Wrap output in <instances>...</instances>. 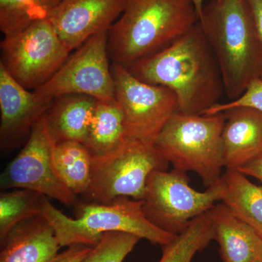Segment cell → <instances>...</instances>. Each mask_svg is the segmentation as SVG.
<instances>
[{"mask_svg": "<svg viewBox=\"0 0 262 262\" xmlns=\"http://www.w3.org/2000/svg\"><path fill=\"white\" fill-rule=\"evenodd\" d=\"M220 67L225 94L231 101L261 78V45L246 0H211L200 18Z\"/></svg>", "mask_w": 262, "mask_h": 262, "instance_id": "cell-3", "label": "cell"}, {"mask_svg": "<svg viewBox=\"0 0 262 262\" xmlns=\"http://www.w3.org/2000/svg\"><path fill=\"white\" fill-rule=\"evenodd\" d=\"M222 179L225 192L222 203L262 237V186L250 182L237 169H226Z\"/></svg>", "mask_w": 262, "mask_h": 262, "instance_id": "cell-18", "label": "cell"}, {"mask_svg": "<svg viewBox=\"0 0 262 262\" xmlns=\"http://www.w3.org/2000/svg\"><path fill=\"white\" fill-rule=\"evenodd\" d=\"M107 46L108 31L95 34L34 92L51 100L69 94L88 95L100 101L115 99Z\"/></svg>", "mask_w": 262, "mask_h": 262, "instance_id": "cell-11", "label": "cell"}, {"mask_svg": "<svg viewBox=\"0 0 262 262\" xmlns=\"http://www.w3.org/2000/svg\"><path fill=\"white\" fill-rule=\"evenodd\" d=\"M0 262H48L61 248L42 214L15 226L1 241Z\"/></svg>", "mask_w": 262, "mask_h": 262, "instance_id": "cell-15", "label": "cell"}, {"mask_svg": "<svg viewBox=\"0 0 262 262\" xmlns=\"http://www.w3.org/2000/svg\"><path fill=\"white\" fill-rule=\"evenodd\" d=\"M190 1L192 2L194 8H195L196 14H198V17H199L200 20V18H201L202 14H203V7H204V5H203V1H204V0H190Z\"/></svg>", "mask_w": 262, "mask_h": 262, "instance_id": "cell-29", "label": "cell"}, {"mask_svg": "<svg viewBox=\"0 0 262 262\" xmlns=\"http://www.w3.org/2000/svg\"><path fill=\"white\" fill-rule=\"evenodd\" d=\"M57 170L66 186L76 196H83L92 177V159L89 148L75 141L56 143L54 150Z\"/></svg>", "mask_w": 262, "mask_h": 262, "instance_id": "cell-20", "label": "cell"}, {"mask_svg": "<svg viewBox=\"0 0 262 262\" xmlns=\"http://www.w3.org/2000/svg\"><path fill=\"white\" fill-rule=\"evenodd\" d=\"M236 107H249L262 113V79L256 78L248 84L244 94L234 101L216 103L202 115H215Z\"/></svg>", "mask_w": 262, "mask_h": 262, "instance_id": "cell-25", "label": "cell"}, {"mask_svg": "<svg viewBox=\"0 0 262 262\" xmlns=\"http://www.w3.org/2000/svg\"><path fill=\"white\" fill-rule=\"evenodd\" d=\"M98 99L84 94H69L53 100L46 113L48 130L55 142L75 141L86 145Z\"/></svg>", "mask_w": 262, "mask_h": 262, "instance_id": "cell-17", "label": "cell"}, {"mask_svg": "<svg viewBox=\"0 0 262 262\" xmlns=\"http://www.w3.org/2000/svg\"><path fill=\"white\" fill-rule=\"evenodd\" d=\"M222 262H262V237L223 203L208 211Z\"/></svg>", "mask_w": 262, "mask_h": 262, "instance_id": "cell-16", "label": "cell"}, {"mask_svg": "<svg viewBox=\"0 0 262 262\" xmlns=\"http://www.w3.org/2000/svg\"><path fill=\"white\" fill-rule=\"evenodd\" d=\"M168 165L154 144L126 139L111 152L93 156L91 185L83 198L98 203L120 196L142 201L149 176Z\"/></svg>", "mask_w": 262, "mask_h": 262, "instance_id": "cell-6", "label": "cell"}, {"mask_svg": "<svg viewBox=\"0 0 262 262\" xmlns=\"http://www.w3.org/2000/svg\"><path fill=\"white\" fill-rule=\"evenodd\" d=\"M140 239L125 232H108L81 262H123Z\"/></svg>", "mask_w": 262, "mask_h": 262, "instance_id": "cell-24", "label": "cell"}, {"mask_svg": "<svg viewBox=\"0 0 262 262\" xmlns=\"http://www.w3.org/2000/svg\"><path fill=\"white\" fill-rule=\"evenodd\" d=\"M213 241V227L208 212L193 220L170 244L163 246L158 262H191Z\"/></svg>", "mask_w": 262, "mask_h": 262, "instance_id": "cell-21", "label": "cell"}, {"mask_svg": "<svg viewBox=\"0 0 262 262\" xmlns=\"http://www.w3.org/2000/svg\"><path fill=\"white\" fill-rule=\"evenodd\" d=\"M125 140L123 113L116 99L98 100L86 144L91 154H108Z\"/></svg>", "mask_w": 262, "mask_h": 262, "instance_id": "cell-19", "label": "cell"}, {"mask_svg": "<svg viewBox=\"0 0 262 262\" xmlns=\"http://www.w3.org/2000/svg\"><path fill=\"white\" fill-rule=\"evenodd\" d=\"M143 82L173 91L179 111L202 115L225 94L222 74L201 23L168 47L127 69Z\"/></svg>", "mask_w": 262, "mask_h": 262, "instance_id": "cell-1", "label": "cell"}, {"mask_svg": "<svg viewBox=\"0 0 262 262\" xmlns=\"http://www.w3.org/2000/svg\"><path fill=\"white\" fill-rule=\"evenodd\" d=\"M75 218L67 216L50 202L42 200V214L54 229L62 247L82 244L94 247L108 232L134 234L163 247L177 235L153 225L143 211L142 201L120 196L108 203L85 202L77 205Z\"/></svg>", "mask_w": 262, "mask_h": 262, "instance_id": "cell-4", "label": "cell"}, {"mask_svg": "<svg viewBox=\"0 0 262 262\" xmlns=\"http://www.w3.org/2000/svg\"><path fill=\"white\" fill-rule=\"evenodd\" d=\"M247 177H251L262 182V154L238 169Z\"/></svg>", "mask_w": 262, "mask_h": 262, "instance_id": "cell-28", "label": "cell"}, {"mask_svg": "<svg viewBox=\"0 0 262 262\" xmlns=\"http://www.w3.org/2000/svg\"><path fill=\"white\" fill-rule=\"evenodd\" d=\"M44 195L34 191L16 189L0 194V242L15 226L42 214Z\"/></svg>", "mask_w": 262, "mask_h": 262, "instance_id": "cell-23", "label": "cell"}, {"mask_svg": "<svg viewBox=\"0 0 262 262\" xmlns=\"http://www.w3.org/2000/svg\"><path fill=\"white\" fill-rule=\"evenodd\" d=\"M224 113V165L226 169L238 170L262 154V113L249 107L231 108Z\"/></svg>", "mask_w": 262, "mask_h": 262, "instance_id": "cell-14", "label": "cell"}, {"mask_svg": "<svg viewBox=\"0 0 262 262\" xmlns=\"http://www.w3.org/2000/svg\"><path fill=\"white\" fill-rule=\"evenodd\" d=\"M115 96L122 108L126 139L154 144L170 119L179 111L173 91L143 82L121 65L113 63Z\"/></svg>", "mask_w": 262, "mask_h": 262, "instance_id": "cell-9", "label": "cell"}, {"mask_svg": "<svg viewBox=\"0 0 262 262\" xmlns=\"http://www.w3.org/2000/svg\"><path fill=\"white\" fill-rule=\"evenodd\" d=\"M225 113L187 115L177 112L164 127L155 146L174 169L198 174L206 187L222 179L225 168L222 134Z\"/></svg>", "mask_w": 262, "mask_h": 262, "instance_id": "cell-5", "label": "cell"}, {"mask_svg": "<svg viewBox=\"0 0 262 262\" xmlns=\"http://www.w3.org/2000/svg\"><path fill=\"white\" fill-rule=\"evenodd\" d=\"M225 182L220 179L204 192L193 189L187 172L155 170L148 179L142 199L146 218L165 232L178 235L201 215L222 201Z\"/></svg>", "mask_w": 262, "mask_h": 262, "instance_id": "cell-7", "label": "cell"}, {"mask_svg": "<svg viewBox=\"0 0 262 262\" xmlns=\"http://www.w3.org/2000/svg\"><path fill=\"white\" fill-rule=\"evenodd\" d=\"M53 100L30 92L0 63V140L9 148L29 135L32 127L53 104Z\"/></svg>", "mask_w": 262, "mask_h": 262, "instance_id": "cell-13", "label": "cell"}, {"mask_svg": "<svg viewBox=\"0 0 262 262\" xmlns=\"http://www.w3.org/2000/svg\"><path fill=\"white\" fill-rule=\"evenodd\" d=\"M198 21L190 0H128L108 29V56L129 69L168 47Z\"/></svg>", "mask_w": 262, "mask_h": 262, "instance_id": "cell-2", "label": "cell"}, {"mask_svg": "<svg viewBox=\"0 0 262 262\" xmlns=\"http://www.w3.org/2000/svg\"><path fill=\"white\" fill-rule=\"evenodd\" d=\"M46 115L34 124L27 144L2 173L1 188L29 189L73 206L77 196L66 186L57 170L56 142L48 130Z\"/></svg>", "mask_w": 262, "mask_h": 262, "instance_id": "cell-10", "label": "cell"}, {"mask_svg": "<svg viewBox=\"0 0 262 262\" xmlns=\"http://www.w3.org/2000/svg\"><path fill=\"white\" fill-rule=\"evenodd\" d=\"M63 0H0V29L5 37L47 19Z\"/></svg>", "mask_w": 262, "mask_h": 262, "instance_id": "cell-22", "label": "cell"}, {"mask_svg": "<svg viewBox=\"0 0 262 262\" xmlns=\"http://www.w3.org/2000/svg\"><path fill=\"white\" fill-rule=\"evenodd\" d=\"M93 247L82 244H73L58 252L48 262H81L89 254Z\"/></svg>", "mask_w": 262, "mask_h": 262, "instance_id": "cell-26", "label": "cell"}, {"mask_svg": "<svg viewBox=\"0 0 262 262\" xmlns=\"http://www.w3.org/2000/svg\"><path fill=\"white\" fill-rule=\"evenodd\" d=\"M128 0H63L48 20L70 51L98 33L108 31Z\"/></svg>", "mask_w": 262, "mask_h": 262, "instance_id": "cell-12", "label": "cell"}, {"mask_svg": "<svg viewBox=\"0 0 262 262\" xmlns=\"http://www.w3.org/2000/svg\"><path fill=\"white\" fill-rule=\"evenodd\" d=\"M257 34L262 51V0H246ZM262 79V73L261 76Z\"/></svg>", "mask_w": 262, "mask_h": 262, "instance_id": "cell-27", "label": "cell"}, {"mask_svg": "<svg viewBox=\"0 0 262 262\" xmlns=\"http://www.w3.org/2000/svg\"><path fill=\"white\" fill-rule=\"evenodd\" d=\"M0 48V63L19 84L34 91L60 70L71 52L48 18L5 37Z\"/></svg>", "mask_w": 262, "mask_h": 262, "instance_id": "cell-8", "label": "cell"}]
</instances>
